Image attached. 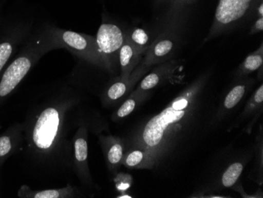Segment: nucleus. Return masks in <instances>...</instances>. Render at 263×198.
Here are the masks:
<instances>
[{
	"mask_svg": "<svg viewBox=\"0 0 263 198\" xmlns=\"http://www.w3.org/2000/svg\"><path fill=\"white\" fill-rule=\"evenodd\" d=\"M102 141L106 163L110 169H115L122 164L125 154L123 141L119 137L113 136L103 137Z\"/></svg>",
	"mask_w": 263,
	"mask_h": 198,
	"instance_id": "nucleus-10",
	"label": "nucleus"
},
{
	"mask_svg": "<svg viewBox=\"0 0 263 198\" xmlns=\"http://www.w3.org/2000/svg\"><path fill=\"white\" fill-rule=\"evenodd\" d=\"M243 169V166L241 163L236 162L232 164L223 174L221 177V184L226 188H230L234 186L238 178L241 175Z\"/></svg>",
	"mask_w": 263,
	"mask_h": 198,
	"instance_id": "nucleus-16",
	"label": "nucleus"
},
{
	"mask_svg": "<svg viewBox=\"0 0 263 198\" xmlns=\"http://www.w3.org/2000/svg\"><path fill=\"white\" fill-rule=\"evenodd\" d=\"M24 188V187H23ZM28 190H23L22 191L26 192L24 196L28 197L33 198H69L73 197L75 196V189L73 186H67L65 188L61 189H51V190H44L41 191H31L28 187H26Z\"/></svg>",
	"mask_w": 263,
	"mask_h": 198,
	"instance_id": "nucleus-13",
	"label": "nucleus"
},
{
	"mask_svg": "<svg viewBox=\"0 0 263 198\" xmlns=\"http://www.w3.org/2000/svg\"><path fill=\"white\" fill-rule=\"evenodd\" d=\"M122 165L130 169L150 168L148 156L142 149L134 148L124 154Z\"/></svg>",
	"mask_w": 263,
	"mask_h": 198,
	"instance_id": "nucleus-11",
	"label": "nucleus"
},
{
	"mask_svg": "<svg viewBox=\"0 0 263 198\" xmlns=\"http://www.w3.org/2000/svg\"><path fill=\"white\" fill-rule=\"evenodd\" d=\"M126 38L141 55L148 48V34L144 29L140 28L134 29L126 34Z\"/></svg>",
	"mask_w": 263,
	"mask_h": 198,
	"instance_id": "nucleus-15",
	"label": "nucleus"
},
{
	"mask_svg": "<svg viewBox=\"0 0 263 198\" xmlns=\"http://www.w3.org/2000/svg\"><path fill=\"white\" fill-rule=\"evenodd\" d=\"M45 31L51 50L66 48L83 60L106 69L99 53L96 38L86 34L55 27L48 28Z\"/></svg>",
	"mask_w": 263,
	"mask_h": 198,
	"instance_id": "nucleus-3",
	"label": "nucleus"
},
{
	"mask_svg": "<svg viewBox=\"0 0 263 198\" xmlns=\"http://www.w3.org/2000/svg\"><path fill=\"white\" fill-rule=\"evenodd\" d=\"M159 79H160V78H159V75L158 74H150L142 80L138 88L134 92L139 93V94H143L145 92L155 88L159 84Z\"/></svg>",
	"mask_w": 263,
	"mask_h": 198,
	"instance_id": "nucleus-19",
	"label": "nucleus"
},
{
	"mask_svg": "<svg viewBox=\"0 0 263 198\" xmlns=\"http://www.w3.org/2000/svg\"><path fill=\"white\" fill-rule=\"evenodd\" d=\"M253 0H220L215 17L221 25H228L241 19Z\"/></svg>",
	"mask_w": 263,
	"mask_h": 198,
	"instance_id": "nucleus-7",
	"label": "nucleus"
},
{
	"mask_svg": "<svg viewBox=\"0 0 263 198\" xmlns=\"http://www.w3.org/2000/svg\"><path fill=\"white\" fill-rule=\"evenodd\" d=\"M73 100L69 98L53 99L44 102V107L35 119L32 127V142L42 155L44 165H68L65 152L66 114Z\"/></svg>",
	"mask_w": 263,
	"mask_h": 198,
	"instance_id": "nucleus-1",
	"label": "nucleus"
},
{
	"mask_svg": "<svg viewBox=\"0 0 263 198\" xmlns=\"http://www.w3.org/2000/svg\"><path fill=\"white\" fill-rule=\"evenodd\" d=\"M126 34L112 23H103L99 28L96 42L106 69L115 71L118 61L119 50L125 41Z\"/></svg>",
	"mask_w": 263,
	"mask_h": 198,
	"instance_id": "nucleus-5",
	"label": "nucleus"
},
{
	"mask_svg": "<svg viewBox=\"0 0 263 198\" xmlns=\"http://www.w3.org/2000/svg\"><path fill=\"white\" fill-rule=\"evenodd\" d=\"M88 156V132L86 127H81L73 138V166L81 181L87 186H91Z\"/></svg>",
	"mask_w": 263,
	"mask_h": 198,
	"instance_id": "nucleus-6",
	"label": "nucleus"
},
{
	"mask_svg": "<svg viewBox=\"0 0 263 198\" xmlns=\"http://www.w3.org/2000/svg\"><path fill=\"white\" fill-rule=\"evenodd\" d=\"M246 87L243 85H238L235 86L226 96L224 99V106L226 109H232L236 107L240 103L245 96Z\"/></svg>",
	"mask_w": 263,
	"mask_h": 198,
	"instance_id": "nucleus-17",
	"label": "nucleus"
},
{
	"mask_svg": "<svg viewBox=\"0 0 263 198\" xmlns=\"http://www.w3.org/2000/svg\"><path fill=\"white\" fill-rule=\"evenodd\" d=\"M255 28L258 30L262 31L263 29V19L262 17H260L259 19L257 20L256 23H255Z\"/></svg>",
	"mask_w": 263,
	"mask_h": 198,
	"instance_id": "nucleus-23",
	"label": "nucleus"
},
{
	"mask_svg": "<svg viewBox=\"0 0 263 198\" xmlns=\"http://www.w3.org/2000/svg\"><path fill=\"white\" fill-rule=\"evenodd\" d=\"M11 139L8 136L0 137V158L7 156L12 149Z\"/></svg>",
	"mask_w": 263,
	"mask_h": 198,
	"instance_id": "nucleus-21",
	"label": "nucleus"
},
{
	"mask_svg": "<svg viewBox=\"0 0 263 198\" xmlns=\"http://www.w3.org/2000/svg\"><path fill=\"white\" fill-rule=\"evenodd\" d=\"M254 103H249V105H248V107L247 109H252V107L256 104V105H258V104H261L263 101V85H261V86L256 90L255 92V95H254L253 97Z\"/></svg>",
	"mask_w": 263,
	"mask_h": 198,
	"instance_id": "nucleus-22",
	"label": "nucleus"
},
{
	"mask_svg": "<svg viewBox=\"0 0 263 198\" xmlns=\"http://www.w3.org/2000/svg\"><path fill=\"white\" fill-rule=\"evenodd\" d=\"M45 30L24 54L13 61L0 79V97H5L15 89L30 70L35 62L47 51H51Z\"/></svg>",
	"mask_w": 263,
	"mask_h": 198,
	"instance_id": "nucleus-4",
	"label": "nucleus"
},
{
	"mask_svg": "<svg viewBox=\"0 0 263 198\" xmlns=\"http://www.w3.org/2000/svg\"><path fill=\"white\" fill-rule=\"evenodd\" d=\"M141 59V54L125 37V41L119 50L118 63L120 66V78L128 79L135 70Z\"/></svg>",
	"mask_w": 263,
	"mask_h": 198,
	"instance_id": "nucleus-8",
	"label": "nucleus"
},
{
	"mask_svg": "<svg viewBox=\"0 0 263 198\" xmlns=\"http://www.w3.org/2000/svg\"><path fill=\"white\" fill-rule=\"evenodd\" d=\"M141 70L142 69L140 68L137 71H134L133 75H131L128 79H122L120 78L118 81L112 83L105 92L103 101L106 103H111L122 98L130 89H132L137 80L141 76Z\"/></svg>",
	"mask_w": 263,
	"mask_h": 198,
	"instance_id": "nucleus-9",
	"label": "nucleus"
},
{
	"mask_svg": "<svg viewBox=\"0 0 263 198\" xmlns=\"http://www.w3.org/2000/svg\"><path fill=\"white\" fill-rule=\"evenodd\" d=\"M14 50L13 39L0 41V73L2 71L7 61L10 60Z\"/></svg>",
	"mask_w": 263,
	"mask_h": 198,
	"instance_id": "nucleus-18",
	"label": "nucleus"
},
{
	"mask_svg": "<svg viewBox=\"0 0 263 198\" xmlns=\"http://www.w3.org/2000/svg\"><path fill=\"white\" fill-rule=\"evenodd\" d=\"M173 46L174 44L170 40H162L159 42L155 43L147 51L143 65L148 66V65L155 64L159 59H162L171 53L173 49Z\"/></svg>",
	"mask_w": 263,
	"mask_h": 198,
	"instance_id": "nucleus-12",
	"label": "nucleus"
},
{
	"mask_svg": "<svg viewBox=\"0 0 263 198\" xmlns=\"http://www.w3.org/2000/svg\"><path fill=\"white\" fill-rule=\"evenodd\" d=\"M118 197H120V198H131L132 196H130V195H127V194H122V195H119V196H118Z\"/></svg>",
	"mask_w": 263,
	"mask_h": 198,
	"instance_id": "nucleus-25",
	"label": "nucleus"
},
{
	"mask_svg": "<svg viewBox=\"0 0 263 198\" xmlns=\"http://www.w3.org/2000/svg\"><path fill=\"white\" fill-rule=\"evenodd\" d=\"M263 63L262 53L260 52L254 53V54L250 55L247 57L243 63V67L246 69L247 71L252 72L257 70L260 66H261Z\"/></svg>",
	"mask_w": 263,
	"mask_h": 198,
	"instance_id": "nucleus-20",
	"label": "nucleus"
},
{
	"mask_svg": "<svg viewBox=\"0 0 263 198\" xmlns=\"http://www.w3.org/2000/svg\"><path fill=\"white\" fill-rule=\"evenodd\" d=\"M193 96V93H187L176 98L166 109L152 118L136 135L134 148L142 149L147 153L150 168L158 162L161 151L164 150L168 134L189 113Z\"/></svg>",
	"mask_w": 263,
	"mask_h": 198,
	"instance_id": "nucleus-2",
	"label": "nucleus"
},
{
	"mask_svg": "<svg viewBox=\"0 0 263 198\" xmlns=\"http://www.w3.org/2000/svg\"><path fill=\"white\" fill-rule=\"evenodd\" d=\"M143 96H144L143 94H139L135 92L132 93L131 96L117 110L116 113L113 116V119L119 120V119L127 117L130 114L133 113V112L137 107L139 102L143 100Z\"/></svg>",
	"mask_w": 263,
	"mask_h": 198,
	"instance_id": "nucleus-14",
	"label": "nucleus"
},
{
	"mask_svg": "<svg viewBox=\"0 0 263 198\" xmlns=\"http://www.w3.org/2000/svg\"><path fill=\"white\" fill-rule=\"evenodd\" d=\"M258 14L261 15V17L263 16V4H261V5L258 7Z\"/></svg>",
	"mask_w": 263,
	"mask_h": 198,
	"instance_id": "nucleus-24",
	"label": "nucleus"
}]
</instances>
